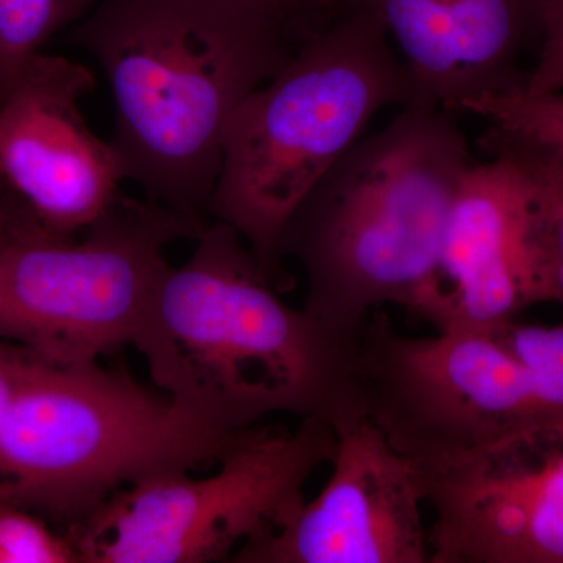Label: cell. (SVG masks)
Returning <instances> with one entry per match:
<instances>
[{
    "instance_id": "cell-11",
    "label": "cell",
    "mask_w": 563,
    "mask_h": 563,
    "mask_svg": "<svg viewBox=\"0 0 563 563\" xmlns=\"http://www.w3.org/2000/svg\"><path fill=\"white\" fill-rule=\"evenodd\" d=\"M331 476L312 501L233 563H429L421 477L368 417L336 426Z\"/></svg>"
},
{
    "instance_id": "cell-1",
    "label": "cell",
    "mask_w": 563,
    "mask_h": 563,
    "mask_svg": "<svg viewBox=\"0 0 563 563\" xmlns=\"http://www.w3.org/2000/svg\"><path fill=\"white\" fill-rule=\"evenodd\" d=\"M195 242L163 269L132 335L155 387L229 433L277 413L333 429L366 415L362 333L288 306L231 225L210 221Z\"/></svg>"
},
{
    "instance_id": "cell-20",
    "label": "cell",
    "mask_w": 563,
    "mask_h": 563,
    "mask_svg": "<svg viewBox=\"0 0 563 563\" xmlns=\"http://www.w3.org/2000/svg\"><path fill=\"white\" fill-rule=\"evenodd\" d=\"M35 357L20 344L0 340V424Z\"/></svg>"
},
{
    "instance_id": "cell-7",
    "label": "cell",
    "mask_w": 563,
    "mask_h": 563,
    "mask_svg": "<svg viewBox=\"0 0 563 563\" xmlns=\"http://www.w3.org/2000/svg\"><path fill=\"white\" fill-rule=\"evenodd\" d=\"M335 431L322 418L236 437L209 476L155 477L125 488L66 532L80 563L231 562L288 523L312 474L331 462Z\"/></svg>"
},
{
    "instance_id": "cell-5",
    "label": "cell",
    "mask_w": 563,
    "mask_h": 563,
    "mask_svg": "<svg viewBox=\"0 0 563 563\" xmlns=\"http://www.w3.org/2000/svg\"><path fill=\"white\" fill-rule=\"evenodd\" d=\"M242 432L99 361L36 355L0 424V499L69 532L125 488L217 465Z\"/></svg>"
},
{
    "instance_id": "cell-10",
    "label": "cell",
    "mask_w": 563,
    "mask_h": 563,
    "mask_svg": "<svg viewBox=\"0 0 563 563\" xmlns=\"http://www.w3.org/2000/svg\"><path fill=\"white\" fill-rule=\"evenodd\" d=\"M429 563H563V435L415 463Z\"/></svg>"
},
{
    "instance_id": "cell-2",
    "label": "cell",
    "mask_w": 563,
    "mask_h": 563,
    "mask_svg": "<svg viewBox=\"0 0 563 563\" xmlns=\"http://www.w3.org/2000/svg\"><path fill=\"white\" fill-rule=\"evenodd\" d=\"M106 76L110 144L144 199L211 221L233 111L298 51L210 0H96L73 31Z\"/></svg>"
},
{
    "instance_id": "cell-9",
    "label": "cell",
    "mask_w": 563,
    "mask_h": 563,
    "mask_svg": "<svg viewBox=\"0 0 563 563\" xmlns=\"http://www.w3.org/2000/svg\"><path fill=\"white\" fill-rule=\"evenodd\" d=\"M92 90L87 66L40 52L0 95V181L41 228L68 239L122 196L113 147L81 113Z\"/></svg>"
},
{
    "instance_id": "cell-19",
    "label": "cell",
    "mask_w": 563,
    "mask_h": 563,
    "mask_svg": "<svg viewBox=\"0 0 563 563\" xmlns=\"http://www.w3.org/2000/svg\"><path fill=\"white\" fill-rule=\"evenodd\" d=\"M540 43L536 65L528 70L525 91L563 90V0H539Z\"/></svg>"
},
{
    "instance_id": "cell-12",
    "label": "cell",
    "mask_w": 563,
    "mask_h": 563,
    "mask_svg": "<svg viewBox=\"0 0 563 563\" xmlns=\"http://www.w3.org/2000/svg\"><path fill=\"white\" fill-rule=\"evenodd\" d=\"M540 302L523 180L501 157L474 162L413 314L437 332L488 333Z\"/></svg>"
},
{
    "instance_id": "cell-16",
    "label": "cell",
    "mask_w": 563,
    "mask_h": 563,
    "mask_svg": "<svg viewBox=\"0 0 563 563\" xmlns=\"http://www.w3.org/2000/svg\"><path fill=\"white\" fill-rule=\"evenodd\" d=\"M461 113L485 118L493 125L547 141L563 150V92L520 90L485 95L463 103Z\"/></svg>"
},
{
    "instance_id": "cell-15",
    "label": "cell",
    "mask_w": 563,
    "mask_h": 563,
    "mask_svg": "<svg viewBox=\"0 0 563 563\" xmlns=\"http://www.w3.org/2000/svg\"><path fill=\"white\" fill-rule=\"evenodd\" d=\"M96 0H0V95L47 41L87 16Z\"/></svg>"
},
{
    "instance_id": "cell-4",
    "label": "cell",
    "mask_w": 563,
    "mask_h": 563,
    "mask_svg": "<svg viewBox=\"0 0 563 563\" xmlns=\"http://www.w3.org/2000/svg\"><path fill=\"white\" fill-rule=\"evenodd\" d=\"M410 98L409 70L383 25L365 11L344 14L233 111L210 220L235 229L284 290L280 239L292 211L380 110Z\"/></svg>"
},
{
    "instance_id": "cell-3",
    "label": "cell",
    "mask_w": 563,
    "mask_h": 563,
    "mask_svg": "<svg viewBox=\"0 0 563 563\" xmlns=\"http://www.w3.org/2000/svg\"><path fill=\"white\" fill-rule=\"evenodd\" d=\"M473 163L457 113L443 109L402 107L358 140L282 233L280 257L306 276L303 309L346 333L385 306L413 313Z\"/></svg>"
},
{
    "instance_id": "cell-21",
    "label": "cell",
    "mask_w": 563,
    "mask_h": 563,
    "mask_svg": "<svg viewBox=\"0 0 563 563\" xmlns=\"http://www.w3.org/2000/svg\"><path fill=\"white\" fill-rule=\"evenodd\" d=\"M18 206H21V202L18 201V199L7 190L5 185L0 181V214L7 213V211Z\"/></svg>"
},
{
    "instance_id": "cell-18",
    "label": "cell",
    "mask_w": 563,
    "mask_h": 563,
    "mask_svg": "<svg viewBox=\"0 0 563 563\" xmlns=\"http://www.w3.org/2000/svg\"><path fill=\"white\" fill-rule=\"evenodd\" d=\"M262 22L280 33L292 46L301 47L318 33L351 13L352 0H210Z\"/></svg>"
},
{
    "instance_id": "cell-6",
    "label": "cell",
    "mask_w": 563,
    "mask_h": 563,
    "mask_svg": "<svg viewBox=\"0 0 563 563\" xmlns=\"http://www.w3.org/2000/svg\"><path fill=\"white\" fill-rule=\"evenodd\" d=\"M210 221L122 195L79 236L31 217L0 221V340L46 361H99L131 344L166 247L196 240Z\"/></svg>"
},
{
    "instance_id": "cell-13",
    "label": "cell",
    "mask_w": 563,
    "mask_h": 563,
    "mask_svg": "<svg viewBox=\"0 0 563 563\" xmlns=\"http://www.w3.org/2000/svg\"><path fill=\"white\" fill-rule=\"evenodd\" d=\"M372 14L412 81L406 107L461 113L485 95L525 88L521 58L540 43L539 0H352Z\"/></svg>"
},
{
    "instance_id": "cell-8",
    "label": "cell",
    "mask_w": 563,
    "mask_h": 563,
    "mask_svg": "<svg viewBox=\"0 0 563 563\" xmlns=\"http://www.w3.org/2000/svg\"><path fill=\"white\" fill-rule=\"evenodd\" d=\"M358 373L365 413L413 463L563 435V373L526 365L488 333L404 335L376 310Z\"/></svg>"
},
{
    "instance_id": "cell-14",
    "label": "cell",
    "mask_w": 563,
    "mask_h": 563,
    "mask_svg": "<svg viewBox=\"0 0 563 563\" xmlns=\"http://www.w3.org/2000/svg\"><path fill=\"white\" fill-rule=\"evenodd\" d=\"M479 144L488 157L509 162L523 180L542 301L558 302L563 309V150L493 124Z\"/></svg>"
},
{
    "instance_id": "cell-17",
    "label": "cell",
    "mask_w": 563,
    "mask_h": 563,
    "mask_svg": "<svg viewBox=\"0 0 563 563\" xmlns=\"http://www.w3.org/2000/svg\"><path fill=\"white\" fill-rule=\"evenodd\" d=\"M0 563H80L68 533L0 499Z\"/></svg>"
}]
</instances>
